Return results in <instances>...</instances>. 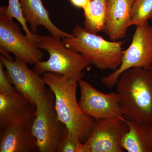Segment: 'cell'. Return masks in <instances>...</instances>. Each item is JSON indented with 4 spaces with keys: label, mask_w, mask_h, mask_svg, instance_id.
I'll return each mask as SVG.
<instances>
[{
    "label": "cell",
    "mask_w": 152,
    "mask_h": 152,
    "mask_svg": "<svg viewBox=\"0 0 152 152\" xmlns=\"http://www.w3.org/2000/svg\"><path fill=\"white\" fill-rule=\"evenodd\" d=\"M43 75L45 83L54 95L55 108L60 120L85 142L92 132L94 121L83 113L77 100V86L81 79L52 72Z\"/></svg>",
    "instance_id": "cell-1"
},
{
    "label": "cell",
    "mask_w": 152,
    "mask_h": 152,
    "mask_svg": "<svg viewBox=\"0 0 152 152\" xmlns=\"http://www.w3.org/2000/svg\"><path fill=\"white\" fill-rule=\"evenodd\" d=\"M115 86L125 119L152 124V66L124 71Z\"/></svg>",
    "instance_id": "cell-2"
},
{
    "label": "cell",
    "mask_w": 152,
    "mask_h": 152,
    "mask_svg": "<svg viewBox=\"0 0 152 152\" xmlns=\"http://www.w3.org/2000/svg\"><path fill=\"white\" fill-rule=\"evenodd\" d=\"M73 37L62 39L67 48L80 54L100 70L115 71L121 63L125 41H109L76 25Z\"/></svg>",
    "instance_id": "cell-3"
},
{
    "label": "cell",
    "mask_w": 152,
    "mask_h": 152,
    "mask_svg": "<svg viewBox=\"0 0 152 152\" xmlns=\"http://www.w3.org/2000/svg\"><path fill=\"white\" fill-rule=\"evenodd\" d=\"M37 38L36 46L47 51L49 58L34 64L33 70L40 75L52 72L82 79L83 71L91 64L88 59L67 48L61 38L38 34Z\"/></svg>",
    "instance_id": "cell-4"
},
{
    "label": "cell",
    "mask_w": 152,
    "mask_h": 152,
    "mask_svg": "<svg viewBox=\"0 0 152 152\" xmlns=\"http://www.w3.org/2000/svg\"><path fill=\"white\" fill-rule=\"evenodd\" d=\"M32 131L39 152H58L59 147L67 130L60 120L55 107V96L50 89L36 104Z\"/></svg>",
    "instance_id": "cell-5"
},
{
    "label": "cell",
    "mask_w": 152,
    "mask_h": 152,
    "mask_svg": "<svg viewBox=\"0 0 152 152\" xmlns=\"http://www.w3.org/2000/svg\"><path fill=\"white\" fill-rule=\"evenodd\" d=\"M152 66V25L148 22L136 26L132 40L123 51L121 65L110 75L101 79L104 85L113 88L124 71L134 67L148 69Z\"/></svg>",
    "instance_id": "cell-6"
},
{
    "label": "cell",
    "mask_w": 152,
    "mask_h": 152,
    "mask_svg": "<svg viewBox=\"0 0 152 152\" xmlns=\"http://www.w3.org/2000/svg\"><path fill=\"white\" fill-rule=\"evenodd\" d=\"M0 61L16 90L31 103L37 104L46 94L49 89L43 78L29 69L24 61L18 58L15 61H9L1 55Z\"/></svg>",
    "instance_id": "cell-7"
},
{
    "label": "cell",
    "mask_w": 152,
    "mask_h": 152,
    "mask_svg": "<svg viewBox=\"0 0 152 152\" xmlns=\"http://www.w3.org/2000/svg\"><path fill=\"white\" fill-rule=\"evenodd\" d=\"M0 49L12 53L30 64L41 61L44 53L22 33L13 18L0 10Z\"/></svg>",
    "instance_id": "cell-8"
},
{
    "label": "cell",
    "mask_w": 152,
    "mask_h": 152,
    "mask_svg": "<svg viewBox=\"0 0 152 152\" xmlns=\"http://www.w3.org/2000/svg\"><path fill=\"white\" fill-rule=\"evenodd\" d=\"M78 85L80 92L79 104L85 115L96 120L124 118L118 93L102 92L82 79L79 80Z\"/></svg>",
    "instance_id": "cell-9"
},
{
    "label": "cell",
    "mask_w": 152,
    "mask_h": 152,
    "mask_svg": "<svg viewBox=\"0 0 152 152\" xmlns=\"http://www.w3.org/2000/svg\"><path fill=\"white\" fill-rule=\"evenodd\" d=\"M128 130L124 118L95 119L92 132L85 142L91 152H124L122 140Z\"/></svg>",
    "instance_id": "cell-10"
},
{
    "label": "cell",
    "mask_w": 152,
    "mask_h": 152,
    "mask_svg": "<svg viewBox=\"0 0 152 152\" xmlns=\"http://www.w3.org/2000/svg\"><path fill=\"white\" fill-rule=\"evenodd\" d=\"M36 105L18 91L0 92V131L15 126H32Z\"/></svg>",
    "instance_id": "cell-11"
},
{
    "label": "cell",
    "mask_w": 152,
    "mask_h": 152,
    "mask_svg": "<svg viewBox=\"0 0 152 152\" xmlns=\"http://www.w3.org/2000/svg\"><path fill=\"white\" fill-rule=\"evenodd\" d=\"M134 0H108L103 31L111 41L125 38L130 27L131 13Z\"/></svg>",
    "instance_id": "cell-12"
},
{
    "label": "cell",
    "mask_w": 152,
    "mask_h": 152,
    "mask_svg": "<svg viewBox=\"0 0 152 152\" xmlns=\"http://www.w3.org/2000/svg\"><path fill=\"white\" fill-rule=\"evenodd\" d=\"M0 134V152H39L31 126H13Z\"/></svg>",
    "instance_id": "cell-13"
},
{
    "label": "cell",
    "mask_w": 152,
    "mask_h": 152,
    "mask_svg": "<svg viewBox=\"0 0 152 152\" xmlns=\"http://www.w3.org/2000/svg\"><path fill=\"white\" fill-rule=\"evenodd\" d=\"M23 15L27 23L30 24V30L37 34L38 27L43 26L52 35L63 39L73 37L57 27L50 19L48 11L45 7L42 0H19Z\"/></svg>",
    "instance_id": "cell-14"
},
{
    "label": "cell",
    "mask_w": 152,
    "mask_h": 152,
    "mask_svg": "<svg viewBox=\"0 0 152 152\" xmlns=\"http://www.w3.org/2000/svg\"><path fill=\"white\" fill-rule=\"evenodd\" d=\"M126 121L129 130L122 140L123 149L129 152H152V124Z\"/></svg>",
    "instance_id": "cell-15"
},
{
    "label": "cell",
    "mask_w": 152,
    "mask_h": 152,
    "mask_svg": "<svg viewBox=\"0 0 152 152\" xmlns=\"http://www.w3.org/2000/svg\"><path fill=\"white\" fill-rule=\"evenodd\" d=\"M107 3L108 0H89L88 6L83 10L84 27L87 31L95 34L103 31Z\"/></svg>",
    "instance_id": "cell-16"
},
{
    "label": "cell",
    "mask_w": 152,
    "mask_h": 152,
    "mask_svg": "<svg viewBox=\"0 0 152 152\" xmlns=\"http://www.w3.org/2000/svg\"><path fill=\"white\" fill-rule=\"evenodd\" d=\"M0 10L8 16L16 19L21 25L28 39L36 45L38 39L37 34H33L28 27L27 23L23 15L19 0H9L8 6L1 7Z\"/></svg>",
    "instance_id": "cell-17"
},
{
    "label": "cell",
    "mask_w": 152,
    "mask_h": 152,
    "mask_svg": "<svg viewBox=\"0 0 152 152\" xmlns=\"http://www.w3.org/2000/svg\"><path fill=\"white\" fill-rule=\"evenodd\" d=\"M152 19V0H134L130 26H137Z\"/></svg>",
    "instance_id": "cell-18"
},
{
    "label": "cell",
    "mask_w": 152,
    "mask_h": 152,
    "mask_svg": "<svg viewBox=\"0 0 152 152\" xmlns=\"http://www.w3.org/2000/svg\"><path fill=\"white\" fill-rule=\"evenodd\" d=\"M81 142L77 136L67 129L60 143L58 152H77Z\"/></svg>",
    "instance_id": "cell-19"
},
{
    "label": "cell",
    "mask_w": 152,
    "mask_h": 152,
    "mask_svg": "<svg viewBox=\"0 0 152 152\" xmlns=\"http://www.w3.org/2000/svg\"><path fill=\"white\" fill-rule=\"evenodd\" d=\"M4 68V65L0 61V92H15L17 91L15 87L12 86V83L8 78Z\"/></svg>",
    "instance_id": "cell-20"
},
{
    "label": "cell",
    "mask_w": 152,
    "mask_h": 152,
    "mask_svg": "<svg viewBox=\"0 0 152 152\" xmlns=\"http://www.w3.org/2000/svg\"><path fill=\"white\" fill-rule=\"evenodd\" d=\"M70 1L74 7L84 10L88 6L89 0H70Z\"/></svg>",
    "instance_id": "cell-21"
},
{
    "label": "cell",
    "mask_w": 152,
    "mask_h": 152,
    "mask_svg": "<svg viewBox=\"0 0 152 152\" xmlns=\"http://www.w3.org/2000/svg\"><path fill=\"white\" fill-rule=\"evenodd\" d=\"M0 51H1V55L4 58H5L9 60V61H13L12 58L11 57L10 55L9 54V52L6 51L4 50L0 49Z\"/></svg>",
    "instance_id": "cell-22"
}]
</instances>
